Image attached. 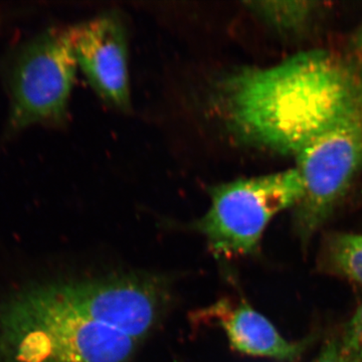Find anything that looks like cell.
<instances>
[{
    "label": "cell",
    "mask_w": 362,
    "mask_h": 362,
    "mask_svg": "<svg viewBox=\"0 0 362 362\" xmlns=\"http://www.w3.org/2000/svg\"><path fill=\"white\" fill-rule=\"evenodd\" d=\"M216 107L240 141L292 157L304 194L294 209L307 242L327 221L362 168V77L345 57L299 52L218 82Z\"/></svg>",
    "instance_id": "6da1fadb"
},
{
    "label": "cell",
    "mask_w": 362,
    "mask_h": 362,
    "mask_svg": "<svg viewBox=\"0 0 362 362\" xmlns=\"http://www.w3.org/2000/svg\"><path fill=\"white\" fill-rule=\"evenodd\" d=\"M138 344L66 306L47 283L0 306V362H128Z\"/></svg>",
    "instance_id": "7a4b0ae2"
},
{
    "label": "cell",
    "mask_w": 362,
    "mask_h": 362,
    "mask_svg": "<svg viewBox=\"0 0 362 362\" xmlns=\"http://www.w3.org/2000/svg\"><path fill=\"white\" fill-rule=\"evenodd\" d=\"M303 194V180L295 168L223 183L209 189L211 206L195 228L216 257L247 256L258 250L270 221L294 209Z\"/></svg>",
    "instance_id": "3957f363"
},
{
    "label": "cell",
    "mask_w": 362,
    "mask_h": 362,
    "mask_svg": "<svg viewBox=\"0 0 362 362\" xmlns=\"http://www.w3.org/2000/svg\"><path fill=\"white\" fill-rule=\"evenodd\" d=\"M78 66L73 28H51L21 45L9 66V128L63 122Z\"/></svg>",
    "instance_id": "277c9868"
},
{
    "label": "cell",
    "mask_w": 362,
    "mask_h": 362,
    "mask_svg": "<svg viewBox=\"0 0 362 362\" xmlns=\"http://www.w3.org/2000/svg\"><path fill=\"white\" fill-rule=\"evenodd\" d=\"M66 306L140 343L158 321L165 305L159 281L139 276L47 283Z\"/></svg>",
    "instance_id": "5b68a950"
},
{
    "label": "cell",
    "mask_w": 362,
    "mask_h": 362,
    "mask_svg": "<svg viewBox=\"0 0 362 362\" xmlns=\"http://www.w3.org/2000/svg\"><path fill=\"white\" fill-rule=\"evenodd\" d=\"M78 66L98 96L120 110L130 105L127 39L119 18L97 16L73 28Z\"/></svg>",
    "instance_id": "8992f818"
},
{
    "label": "cell",
    "mask_w": 362,
    "mask_h": 362,
    "mask_svg": "<svg viewBox=\"0 0 362 362\" xmlns=\"http://www.w3.org/2000/svg\"><path fill=\"white\" fill-rule=\"evenodd\" d=\"M223 328L230 346L246 356L294 361L301 356L305 343L287 341L270 320L245 302L218 300L199 314Z\"/></svg>",
    "instance_id": "52a82bcc"
},
{
    "label": "cell",
    "mask_w": 362,
    "mask_h": 362,
    "mask_svg": "<svg viewBox=\"0 0 362 362\" xmlns=\"http://www.w3.org/2000/svg\"><path fill=\"white\" fill-rule=\"evenodd\" d=\"M252 14L287 37H302L313 30L327 7L321 1H249Z\"/></svg>",
    "instance_id": "ba28073f"
},
{
    "label": "cell",
    "mask_w": 362,
    "mask_h": 362,
    "mask_svg": "<svg viewBox=\"0 0 362 362\" xmlns=\"http://www.w3.org/2000/svg\"><path fill=\"white\" fill-rule=\"evenodd\" d=\"M330 259L340 273L362 285V235H339L331 242Z\"/></svg>",
    "instance_id": "9c48e42d"
},
{
    "label": "cell",
    "mask_w": 362,
    "mask_h": 362,
    "mask_svg": "<svg viewBox=\"0 0 362 362\" xmlns=\"http://www.w3.org/2000/svg\"><path fill=\"white\" fill-rule=\"evenodd\" d=\"M341 345L349 356L362 362V304L347 324Z\"/></svg>",
    "instance_id": "30bf717a"
},
{
    "label": "cell",
    "mask_w": 362,
    "mask_h": 362,
    "mask_svg": "<svg viewBox=\"0 0 362 362\" xmlns=\"http://www.w3.org/2000/svg\"><path fill=\"white\" fill-rule=\"evenodd\" d=\"M313 362H361L349 356L343 349L341 342L331 340L324 345L319 356Z\"/></svg>",
    "instance_id": "8fae6325"
},
{
    "label": "cell",
    "mask_w": 362,
    "mask_h": 362,
    "mask_svg": "<svg viewBox=\"0 0 362 362\" xmlns=\"http://www.w3.org/2000/svg\"><path fill=\"white\" fill-rule=\"evenodd\" d=\"M345 58L361 74L362 77V23L356 28L349 40V49H347Z\"/></svg>",
    "instance_id": "7c38bea8"
}]
</instances>
